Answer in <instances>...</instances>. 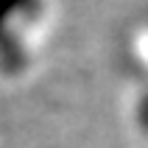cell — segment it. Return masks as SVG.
<instances>
[{
	"label": "cell",
	"instance_id": "6da1fadb",
	"mask_svg": "<svg viewBox=\"0 0 148 148\" xmlns=\"http://www.w3.org/2000/svg\"><path fill=\"white\" fill-rule=\"evenodd\" d=\"M28 3H31V0H0V39L6 36L8 23H11L23 8H28Z\"/></svg>",
	"mask_w": 148,
	"mask_h": 148
}]
</instances>
